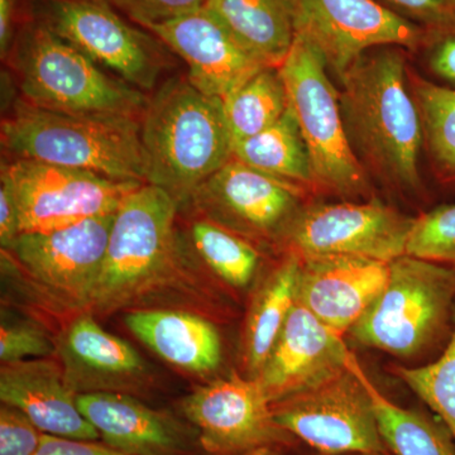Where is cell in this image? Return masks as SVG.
<instances>
[{"instance_id":"obj_1","label":"cell","mask_w":455,"mask_h":455,"mask_svg":"<svg viewBox=\"0 0 455 455\" xmlns=\"http://www.w3.org/2000/svg\"><path fill=\"white\" fill-rule=\"evenodd\" d=\"M403 49L368 50L340 77L339 106L349 145L371 181L406 200L429 197L420 170L423 123Z\"/></svg>"},{"instance_id":"obj_2","label":"cell","mask_w":455,"mask_h":455,"mask_svg":"<svg viewBox=\"0 0 455 455\" xmlns=\"http://www.w3.org/2000/svg\"><path fill=\"white\" fill-rule=\"evenodd\" d=\"M140 130L146 184L163 188L180 208L233 158L223 100L204 94L188 77L169 80L149 98Z\"/></svg>"},{"instance_id":"obj_3","label":"cell","mask_w":455,"mask_h":455,"mask_svg":"<svg viewBox=\"0 0 455 455\" xmlns=\"http://www.w3.org/2000/svg\"><path fill=\"white\" fill-rule=\"evenodd\" d=\"M0 140L9 158L147 181L140 119L134 116L56 112L18 99L3 118Z\"/></svg>"},{"instance_id":"obj_4","label":"cell","mask_w":455,"mask_h":455,"mask_svg":"<svg viewBox=\"0 0 455 455\" xmlns=\"http://www.w3.org/2000/svg\"><path fill=\"white\" fill-rule=\"evenodd\" d=\"M5 61L20 99L31 106L140 119L148 106L145 92L106 71L37 18L20 25Z\"/></svg>"},{"instance_id":"obj_5","label":"cell","mask_w":455,"mask_h":455,"mask_svg":"<svg viewBox=\"0 0 455 455\" xmlns=\"http://www.w3.org/2000/svg\"><path fill=\"white\" fill-rule=\"evenodd\" d=\"M454 309L455 267L405 254L391 260L387 283L348 334L396 357L436 358L451 339Z\"/></svg>"},{"instance_id":"obj_6","label":"cell","mask_w":455,"mask_h":455,"mask_svg":"<svg viewBox=\"0 0 455 455\" xmlns=\"http://www.w3.org/2000/svg\"><path fill=\"white\" fill-rule=\"evenodd\" d=\"M280 71L309 154L315 194L346 202L373 197L372 181L349 145L339 92L329 77L324 57L296 33Z\"/></svg>"},{"instance_id":"obj_7","label":"cell","mask_w":455,"mask_h":455,"mask_svg":"<svg viewBox=\"0 0 455 455\" xmlns=\"http://www.w3.org/2000/svg\"><path fill=\"white\" fill-rule=\"evenodd\" d=\"M179 209L169 193L151 184L125 196L114 215L103 266L85 309H121L166 278L178 252Z\"/></svg>"},{"instance_id":"obj_8","label":"cell","mask_w":455,"mask_h":455,"mask_svg":"<svg viewBox=\"0 0 455 455\" xmlns=\"http://www.w3.org/2000/svg\"><path fill=\"white\" fill-rule=\"evenodd\" d=\"M363 368L350 352L346 367L272 403L275 419L316 453H391L383 442Z\"/></svg>"},{"instance_id":"obj_9","label":"cell","mask_w":455,"mask_h":455,"mask_svg":"<svg viewBox=\"0 0 455 455\" xmlns=\"http://www.w3.org/2000/svg\"><path fill=\"white\" fill-rule=\"evenodd\" d=\"M0 182L13 196L22 233L57 229L112 214L128 194L142 185L90 171L9 157L3 160Z\"/></svg>"},{"instance_id":"obj_10","label":"cell","mask_w":455,"mask_h":455,"mask_svg":"<svg viewBox=\"0 0 455 455\" xmlns=\"http://www.w3.org/2000/svg\"><path fill=\"white\" fill-rule=\"evenodd\" d=\"M107 0H44L38 20L140 92H151L167 68L163 42L125 22Z\"/></svg>"},{"instance_id":"obj_11","label":"cell","mask_w":455,"mask_h":455,"mask_svg":"<svg viewBox=\"0 0 455 455\" xmlns=\"http://www.w3.org/2000/svg\"><path fill=\"white\" fill-rule=\"evenodd\" d=\"M415 220L377 196L359 202L305 203L280 250L299 257L353 254L391 262L405 256Z\"/></svg>"},{"instance_id":"obj_12","label":"cell","mask_w":455,"mask_h":455,"mask_svg":"<svg viewBox=\"0 0 455 455\" xmlns=\"http://www.w3.org/2000/svg\"><path fill=\"white\" fill-rule=\"evenodd\" d=\"M295 31L324 57L339 80L362 53L395 46L419 51L430 32L377 0H290Z\"/></svg>"},{"instance_id":"obj_13","label":"cell","mask_w":455,"mask_h":455,"mask_svg":"<svg viewBox=\"0 0 455 455\" xmlns=\"http://www.w3.org/2000/svg\"><path fill=\"white\" fill-rule=\"evenodd\" d=\"M307 191L235 157L200 185L190 202L206 220L256 245L281 247Z\"/></svg>"},{"instance_id":"obj_14","label":"cell","mask_w":455,"mask_h":455,"mask_svg":"<svg viewBox=\"0 0 455 455\" xmlns=\"http://www.w3.org/2000/svg\"><path fill=\"white\" fill-rule=\"evenodd\" d=\"M182 410L209 453L239 455L298 440L277 423L267 395L250 377L233 374L203 386L185 398Z\"/></svg>"},{"instance_id":"obj_15","label":"cell","mask_w":455,"mask_h":455,"mask_svg":"<svg viewBox=\"0 0 455 455\" xmlns=\"http://www.w3.org/2000/svg\"><path fill=\"white\" fill-rule=\"evenodd\" d=\"M114 215L44 232L20 233L5 252L44 291L86 307L106 257Z\"/></svg>"},{"instance_id":"obj_16","label":"cell","mask_w":455,"mask_h":455,"mask_svg":"<svg viewBox=\"0 0 455 455\" xmlns=\"http://www.w3.org/2000/svg\"><path fill=\"white\" fill-rule=\"evenodd\" d=\"M146 29L184 60L188 82L209 97L224 100L267 68L205 8Z\"/></svg>"},{"instance_id":"obj_17","label":"cell","mask_w":455,"mask_h":455,"mask_svg":"<svg viewBox=\"0 0 455 455\" xmlns=\"http://www.w3.org/2000/svg\"><path fill=\"white\" fill-rule=\"evenodd\" d=\"M388 275L390 262L368 257H300L296 301L344 337L381 293Z\"/></svg>"},{"instance_id":"obj_18","label":"cell","mask_w":455,"mask_h":455,"mask_svg":"<svg viewBox=\"0 0 455 455\" xmlns=\"http://www.w3.org/2000/svg\"><path fill=\"white\" fill-rule=\"evenodd\" d=\"M349 355L343 335L296 301L256 379L275 403L346 367Z\"/></svg>"},{"instance_id":"obj_19","label":"cell","mask_w":455,"mask_h":455,"mask_svg":"<svg viewBox=\"0 0 455 455\" xmlns=\"http://www.w3.org/2000/svg\"><path fill=\"white\" fill-rule=\"evenodd\" d=\"M66 382L76 395L136 391L147 367L128 341L104 331L92 315L76 317L56 341Z\"/></svg>"},{"instance_id":"obj_20","label":"cell","mask_w":455,"mask_h":455,"mask_svg":"<svg viewBox=\"0 0 455 455\" xmlns=\"http://www.w3.org/2000/svg\"><path fill=\"white\" fill-rule=\"evenodd\" d=\"M64 371L51 359H29L0 368V400L16 407L38 430L60 438L94 442L100 434L77 406Z\"/></svg>"},{"instance_id":"obj_21","label":"cell","mask_w":455,"mask_h":455,"mask_svg":"<svg viewBox=\"0 0 455 455\" xmlns=\"http://www.w3.org/2000/svg\"><path fill=\"white\" fill-rule=\"evenodd\" d=\"M77 406L108 447L130 455H170L179 434L166 415L123 392L77 395Z\"/></svg>"},{"instance_id":"obj_22","label":"cell","mask_w":455,"mask_h":455,"mask_svg":"<svg viewBox=\"0 0 455 455\" xmlns=\"http://www.w3.org/2000/svg\"><path fill=\"white\" fill-rule=\"evenodd\" d=\"M124 323L134 337L173 366L197 374L220 366V334L205 317L180 310L140 309L130 311Z\"/></svg>"},{"instance_id":"obj_23","label":"cell","mask_w":455,"mask_h":455,"mask_svg":"<svg viewBox=\"0 0 455 455\" xmlns=\"http://www.w3.org/2000/svg\"><path fill=\"white\" fill-rule=\"evenodd\" d=\"M205 9L267 66L280 68L295 41L290 0H208Z\"/></svg>"},{"instance_id":"obj_24","label":"cell","mask_w":455,"mask_h":455,"mask_svg":"<svg viewBox=\"0 0 455 455\" xmlns=\"http://www.w3.org/2000/svg\"><path fill=\"white\" fill-rule=\"evenodd\" d=\"M299 269L300 257L283 252V259L263 278L254 293L242 344L244 368L250 379L259 377L295 305Z\"/></svg>"},{"instance_id":"obj_25","label":"cell","mask_w":455,"mask_h":455,"mask_svg":"<svg viewBox=\"0 0 455 455\" xmlns=\"http://www.w3.org/2000/svg\"><path fill=\"white\" fill-rule=\"evenodd\" d=\"M233 157L260 172L296 185L309 196L315 194L309 154L290 106L267 130L233 145Z\"/></svg>"},{"instance_id":"obj_26","label":"cell","mask_w":455,"mask_h":455,"mask_svg":"<svg viewBox=\"0 0 455 455\" xmlns=\"http://www.w3.org/2000/svg\"><path fill=\"white\" fill-rule=\"evenodd\" d=\"M383 442L392 455H455V440L438 416L406 409L386 397L364 376Z\"/></svg>"},{"instance_id":"obj_27","label":"cell","mask_w":455,"mask_h":455,"mask_svg":"<svg viewBox=\"0 0 455 455\" xmlns=\"http://www.w3.org/2000/svg\"><path fill=\"white\" fill-rule=\"evenodd\" d=\"M409 82L423 123L431 175L440 188L455 190V88L430 82L411 68Z\"/></svg>"},{"instance_id":"obj_28","label":"cell","mask_w":455,"mask_h":455,"mask_svg":"<svg viewBox=\"0 0 455 455\" xmlns=\"http://www.w3.org/2000/svg\"><path fill=\"white\" fill-rule=\"evenodd\" d=\"M223 104L233 145L267 130L290 106L280 68H262L224 99Z\"/></svg>"},{"instance_id":"obj_29","label":"cell","mask_w":455,"mask_h":455,"mask_svg":"<svg viewBox=\"0 0 455 455\" xmlns=\"http://www.w3.org/2000/svg\"><path fill=\"white\" fill-rule=\"evenodd\" d=\"M190 239L200 259L224 283L235 289L252 283L260 265L252 242L206 218L191 224Z\"/></svg>"},{"instance_id":"obj_30","label":"cell","mask_w":455,"mask_h":455,"mask_svg":"<svg viewBox=\"0 0 455 455\" xmlns=\"http://www.w3.org/2000/svg\"><path fill=\"white\" fill-rule=\"evenodd\" d=\"M394 373L438 416L455 440V309L451 339L438 357L421 366L395 367Z\"/></svg>"},{"instance_id":"obj_31","label":"cell","mask_w":455,"mask_h":455,"mask_svg":"<svg viewBox=\"0 0 455 455\" xmlns=\"http://www.w3.org/2000/svg\"><path fill=\"white\" fill-rule=\"evenodd\" d=\"M406 254L455 267V204L418 215Z\"/></svg>"},{"instance_id":"obj_32","label":"cell","mask_w":455,"mask_h":455,"mask_svg":"<svg viewBox=\"0 0 455 455\" xmlns=\"http://www.w3.org/2000/svg\"><path fill=\"white\" fill-rule=\"evenodd\" d=\"M56 353V343L40 326L28 322L2 320L0 325V361L16 363L50 357Z\"/></svg>"},{"instance_id":"obj_33","label":"cell","mask_w":455,"mask_h":455,"mask_svg":"<svg viewBox=\"0 0 455 455\" xmlns=\"http://www.w3.org/2000/svg\"><path fill=\"white\" fill-rule=\"evenodd\" d=\"M107 2L146 29L147 27L160 25L185 14L200 11L205 8L208 0H107Z\"/></svg>"},{"instance_id":"obj_34","label":"cell","mask_w":455,"mask_h":455,"mask_svg":"<svg viewBox=\"0 0 455 455\" xmlns=\"http://www.w3.org/2000/svg\"><path fill=\"white\" fill-rule=\"evenodd\" d=\"M42 431L16 407H0V455H35Z\"/></svg>"},{"instance_id":"obj_35","label":"cell","mask_w":455,"mask_h":455,"mask_svg":"<svg viewBox=\"0 0 455 455\" xmlns=\"http://www.w3.org/2000/svg\"><path fill=\"white\" fill-rule=\"evenodd\" d=\"M397 14L429 32L455 27V0H383Z\"/></svg>"},{"instance_id":"obj_36","label":"cell","mask_w":455,"mask_h":455,"mask_svg":"<svg viewBox=\"0 0 455 455\" xmlns=\"http://www.w3.org/2000/svg\"><path fill=\"white\" fill-rule=\"evenodd\" d=\"M425 47H427V66L431 73L455 85V27L430 32Z\"/></svg>"},{"instance_id":"obj_37","label":"cell","mask_w":455,"mask_h":455,"mask_svg":"<svg viewBox=\"0 0 455 455\" xmlns=\"http://www.w3.org/2000/svg\"><path fill=\"white\" fill-rule=\"evenodd\" d=\"M35 455H130L88 440L60 438L42 434L40 447Z\"/></svg>"},{"instance_id":"obj_38","label":"cell","mask_w":455,"mask_h":455,"mask_svg":"<svg viewBox=\"0 0 455 455\" xmlns=\"http://www.w3.org/2000/svg\"><path fill=\"white\" fill-rule=\"evenodd\" d=\"M20 230V215L11 190L0 182V244L7 251L16 241Z\"/></svg>"},{"instance_id":"obj_39","label":"cell","mask_w":455,"mask_h":455,"mask_svg":"<svg viewBox=\"0 0 455 455\" xmlns=\"http://www.w3.org/2000/svg\"><path fill=\"white\" fill-rule=\"evenodd\" d=\"M20 0H0V56L7 60L18 29Z\"/></svg>"},{"instance_id":"obj_40","label":"cell","mask_w":455,"mask_h":455,"mask_svg":"<svg viewBox=\"0 0 455 455\" xmlns=\"http://www.w3.org/2000/svg\"><path fill=\"white\" fill-rule=\"evenodd\" d=\"M239 455H284V453L283 448L267 447L256 449V451H247V453Z\"/></svg>"},{"instance_id":"obj_41","label":"cell","mask_w":455,"mask_h":455,"mask_svg":"<svg viewBox=\"0 0 455 455\" xmlns=\"http://www.w3.org/2000/svg\"><path fill=\"white\" fill-rule=\"evenodd\" d=\"M309 455H323L316 453V451H311ZM339 455H392L391 453H374V454H367V453H350V454H339Z\"/></svg>"}]
</instances>
